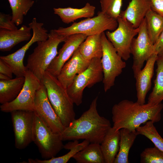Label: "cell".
Segmentation results:
<instances>
[{
    "instance_id": "6da1fadb",
    "label": "cell",
    "mask_w": 163,
    "mask_h": 163,
    "mask_svg": "<svg viewBox=\"0 0 163 163\" xmlns=\"http://www.w3.org/2000/svg\"><path fill=\"white\" fill-rule=\"evenodd\" d=\"M97 96L87 110L65 127L60 134L63 141L83 139L90 143L101 144L111 126L109 120L99 114L97 110Z\"/></svg>"
},
{
    "instance_id": "7a4b0ae2",
    "label": "cell",
    "mask_w": 163,
    "mask_h": 163,
    "mask_svg": "<svg viewBox=\"0 0 163 163\" xmlns=\"http://www.w3.org/2000/svg\"><path fill=\"white\" fill-rule=\"evenodd\" d=\"M163 108L161 103L153 104L150 103L141 104L127 99L115 104L112 109L113 127L116 130L122 128L131 132L148 121L159 122Z\"/></svg>"
},
{
    "instance_id": "3957f363",
    "label": "cell",
    "mask_w": 163,
    "mask_h": 163,
    "mask_svg": "<svg viewBox=\"0 0 163 163\" xmlns=\"http://www.w3.org/2000/svg\"><path fill=\"white\" fill-rule=\"evenodd\" d=\"M45 86L49 101L65 127L75 119L74 104L66 90L57 77L46 71L41 81Z\"/></svg>"
},
{
    "instance_id": "277c9868",
    "label": "cell",
    "mask_w": 163,
    "mask_h": 163,
    "mask_svg": "<svg viewBox=\"0 0 163 163\" xmlns=\"http://www.w3.org/2000/svg\"><path fill=\"white\" fill-rule=\"evenodd\" d=\"M67 36L58 34L54 30L49 33L47 39L37 42V46L27 59L26 67L41 81L47 69L58 54L59 44L64 42Z\"/></svg>"
},
{
    "instance_id": "5b68a950",
    "label": "cell",
    "mask_w": 163,
    "mask_h": 163,
    "mask_svg": "<svg viewBox=\"0 0 163 163\" xmlns=\"http://www.w3.org/2000/svg\"><path fill=\"white\" fill-rule=\"evenodd\" d=\"M118 25L117 19L99 11L95 17L74 22L69 27H59L54 30L58 34L66 36L75 34H82L88 36L101 34L106 30L113 31Z\"/></svg>"
},
{
    "instance_id": "8992f818",
    "label": "cell",
    "mask_w": 163,
    "mask_h": 163,
    "mask_svg": "<svg viewBox=\"0 0 163 163\" xmlns=\"http://www.w3.org/2000/svg\"><path fill=\"white\" fill-rule=\"evenodd\" d=\"M60 134L53 131L34 112L33 142L42 158L48 159L55 157L64 148Z\"/></svg>"
},
{
    "instance_id": "52a82bcc",
    "label": "cell",
    "mask_w": 163,
    "mask_h": 163,
    "mask_svg": "<svg viewBox=\"0 0 163 163\" xmlns=\"http://www.w3.org/2000/svg\"><path fill=\"white\" fill-rule=\"evenodd\" d=\"M103 73L101 59H92L85 70L76 75L71 84L66 88L67 93L74 104H82L83 92L86 88H91L102 81Z\"/></svg>"
},
{
    "instance_id": "ba28073f",
    "label": "cell",
    "mask_w": 163,
    "mask_h": 163,
    "mask_svg": "<svg viewBox=\"0 0 163 163\" xmlns=\"http://www.w3.org/2000/svg\"><path fill=\"white\" fill-rule=\"evenodd\" d=\"M101 40L103 50L101 58L103 73L102 82L104 91L106 92L114 85L116 78L121 73L126 64L107 39L104 32L101 33Z\"/></svg>"
},
{
    "instance_id": "9c48e42d",
    "label": "cell",
    "mask_w": 163,
    "mask_h": 163,
    "mask_svg": "<svg viewBox=\"0 0 163 163\" xmlns=\"http://www.w3.org/2000/svg\"><path fill=\"white\" fill-rule=\"evenodd\" d=\"M43 24L38 22L36 18L28 24L33 32V36L28 43L16 52L5 56H1L0 59L5 62L11 68L16 77H24L27 70L24 64L26 53L34 43L48 39V31L43 27Z\"/></svg>"
},
{
    "instance_id": "30bf717a",
    "label": "cell",
    "mask_w": 163,
    "mask_h": 163,
    "mask_svg": "<svg viewBox=\"0 0 163 163\" xmlns=\"http://www.w3.org/2000/svg\"><path fill=\"white\" fill-rule=\"evenodd\" d=\"M117 20V28L112 31H107L105 34L117 53L123 60L127 61L130 57L133 40L138 34L139 28H135L126 19L120 16Z\"/></svg>"
},
{
    "instance_id": "8fae6325",
    "label": "cell",
    "mask_w": 163,
    "mask_h": 163,
    "mask_svg": "<svg viewBox=\"0 0 163 163\" xmlns=\"http://www.w3.org/2000/svg\"><path fill=\"white\" fill-rule=\"evenodd\" d=\"M24 77V84L18 95L12 101L1 104V111L6 113L17 110L34 111L36 93L41 82L28 69Z\"/></svg>"
},
{
    "instance_id": "7c38bea8",
    "label": "cell",
    "mask_w": 163,
    "mask_h": 163,
    "mask_svg": "<svg viewBox=\"0 0 163 163\" xmlns=\"http://www.w3.org/2000/svg\"><path fill=\"white\" fill-rule=\"evenodd\" d=\"M136 38L133 40L130 48L133 56L132 69L135 78L143 67L144 63L154 53V44L149 35L145 18L139 27Z\"/></svg>"
},
{
    "instance_id": "4fadbf2b",
    "label": "cell",
    "mask_w": 163,
    "mask_h": 163,
    "mask_svg": "<svg viewBox=\"0 0 163 163\" xmlns=\"http://www.w3.org/2000/svg\"><path fill=\"white\" fill-rule=\"evenodd\" d=\"M11 113L15 147L19 150L24 149L33 142L34 112L17 110Z\"/></svg>"
},
{
    "instance_id": "5bb4252c",
    "label": "cell",
    "mask_w": 163,
    "mask_h": 163,
    "mask_svg": "<svg viewBox=\"0 0 163 163\" xmlns=\"http://www.w3.org/2000/svg\"><path fill=\"white\" fill-rule=\"evenodd\" d=\"M34 111L53 132L60 134L63 130L65 127L51 104L42 82L36 93Z\"/></svg>"
},
{
    "instance_id": "9a60e30c",
    "label": "cell",
    "mask_w": 163,
    "mask_h": 163,
    "mask_svg": "<svg viewBox=\"0 0 163 163\" xmlns=\"http://www.w3.org/2000/svg\"><path fill=\"white\" fill-rule=\"evenodd\" d=\"M87 37L82 34H75L67 36L62 47L46 71L57 77L64 65L71 58Z\"/></svg>"
},
{
    "instance_id": "2e32d148",
    "label": "cell",
    "mask_w": 163,
    "mask_h": 163,
    "mask_svg": "<svg viewBox=\"0 0 163 163\" xmlns=\"http://www.w3.org/2000/svg\"><path fill=\"white\" fill-rule=\"evenodd\" d=\"M90 61L83 57L78 48L62 67L56 77L58 79L66 89L72 83L75 76L87 68Z\"/></svg>"
},
{
    "instance_id": "e0dca14e",
    "label": "cell",
    "mask_w": 163,
    "mask_h": 163,
    "mask_svg": "<svg viewBox=\"0 0 163 163\" xmlns=\"http://www.w3.org/2000/svg\"><path fill=\"white\" fill-rule=\"evenodd\" d=\"M157 54H153L146 61L145 67L135 78L136 80V102L141 104L145 103L146 95L151 86V80L154 74V65Z\"/></svg>"
},
{
    "instance_id": "ac0fdd59",
    "label": "cell",
    "mask_w": 163,
    "mask_h": 163,
    "mask_svg": "<svg viewBox=\"0 0 163 163\" xmlns=\"http://www.w3.org/2000/svg\"><path fill=\"white\" fill-rule=\"evenodd\" d=\"M151 9L150 0H131L120 16L126 19L135 28H138Z\"/></svg>"
},
{
    "instance_id": "d6986e66",
    "label": "cell",
    "mask_w": 163,
    "mask_h": 163,
    "mask_svg": "<svg viewBox=\"0 0 163 163\" xmlns=\"http://www.w3.org/2000/svg\"><path fill=\"white\" fill-rule=\"evenodd\" d=\"M31 28L23 25L14 30L0 29V50L2 52L10 50L18 43L29 40L31 38Z\"/></svg>"
},
{
    "instance_id": "ffe728a7",
    "label": "cell",
    "mask_w": 163,
    "mask_h": 163,
    "mask_svg": "<svg viewBox=\"0 0 163 163\" xmlns=\"http://www.w3.org/2000/svg\"><path fill=\"white\" fill-rule=\"evenodd\" d=\"M95 9V6L88 2L84 7L80 8L69 7L53 9L54 14L58 15L64 23L67 24L73 22L81 18L93 17Z\"/></svg>"
},
{
    "instance_id": "44dd1931",
    "label": "cell",
    "mask_w": 163,
    "mask_h": 163,
    "mask_svg": "<svg viewBox=\"0 0 163 163\" xmlns=\"http://www.w3.org/2000/svg\"><path fill=\"white\" fill-rule=\"evenodd\" d=\"M120 136V130L111 127L100 144L105 163H114L119 149Z\"/></svg>"
},
{
    "instance_id": "7402d4cb",
    "label": "cell",
    "mask_w": 163,
    "mask_h": 163,
    "mask_svg": "<svg viewBox=\"0 0 163 163\" xmlns=\"http://www.w3.org/2000/svg\"><path fill=\"white\" fill-rule=\"evenodd\" d=\"M25 77H20L6 80H0V103L10 102L18 97L25 82Z\"/></svg>"
},
{
    "instance_id": "603a6c76",
    "label": "cell",
    "mask_w": 163,
    "mask_h": 163,
    "mask_svg": "<svg viewBox=\"0 0 163 163\" xmlns=\"http://www.w3.org/2000/svg\"><path fill=\"white\" fill-rule=\"evenodd\" d=\"M101 33L87 37L78 49L85 59L91 60L94 58L101 59L103 53Z\"/></svg>"
},
{
    "instance_id": "cb8c5ba5",
    "label": "cell",
    "mask_w": 163,
    "mask_h": 163,
    "mask_svg": "<svg viewBox=\"0 0 163 163\" xmlns=\"http://www.w3.org/2000/svg\"><path fill=\"white\" fill-rule=\"evenodd\" d=\"M78 163H105L100 144L90 143L72 158Z\"/></svg>"
},
{
    "instance_id": "d4e9b609",
    "label": "cell",
    "mask_w": 163,
    "mask_h": 163,
    "mask_svg": "<svg viewBox=\"0 0 163 163\" xmlns=\"http://www.w3.org/2000/svg\"><path fill=\"white\" fill-rule=\"evenodd\" d=\"M120 131L119 149L114 163H129V151L138 135L136 131L131 132L125 128L121 129Z\"/></svg>"
},
{
    "instance_id": "484cf974",
    "label": "cell",
    "mask_w": 163,
    "mask_h": 163,
    "mask_svg": "<svg viewBox=\"0 0 163 163\" xmlns=\"http://www.w3.org/2000/svg\"><path fill=\"white\" fill-rule=\"evenodd\" d=\"M156 62V78L148 101V103L153 104L161 103L163 100V56L157 55Z\"/></svg>"
},
{
    "instance_id": "4316f807",
    "label": "cell",
    "mask_w": 163,
    "mask_h": 163,
    "mask_svg": "<svg viewBox=\"0 0 163 163\" xmlns=\"http://www.w3.org/2000/svg\"><path fill=\"white\" fill-rule=\"evenodd\" d=\"M145 18L149 35L154 44L163 30V17L151 9Z\"/></svg>"
},
{
    "instance_id": "83f0119b",
    "label": "cell",
    "mask_w": 163,
    "mask_h": 163,
    "mask_svg": "<svg viewBox=\"0 0 163 163\" xmlns=\"http://www.w3.org/2000/svg\"><path fill=\"white\" fill-rule=\"evenodd\" d=\"M12 12V20L16 25L21 24L24 16L33 6V0H8Z\"/></svg>"
},
{
    "instance_id": "f1b7e54d",
    "label": "cell",
    "mask_w": 163,
    "mask_h": 163,
    "mask_svg": "<svg viewBox=\"0 0 163 163\" xmlns=\"http://www.w3.org/2000/svg\"><path fill=\"white\" fill-rule=\"evenodd\" d=\"M153 123L146 122L142 126L137 128L136 131L138 135H143L150 140L155 146L163 152V139L158 132Z\"/></svg>"
},
{
    "instance_id": "f546056e",
    "label": "cell",
    "mask_w": 163,
    "mask_h": 163,
    "mask_svg": "<svg viewBox=\"0 0 163 163\" xmlns=\"http://www.w3.org/2000/svg\"><path fill=\"white\" fill-rule=\"evenodd\" d=\"M90 142L86 140H84L78 143L69 150L70 151L66 154L61 156L54 157L48 159L40 160L37 158H30L28 159L26 163H66L70 159L78 152L82 150Z\"/></svg>"
},
{
    "instance_id": "4dcf8cb0",
    "label": "cell",
    "mask_w": 163,
    "mask_h": 163,
    "mask_svg": "<svg viewBox=\"0 0 163 163\" xmlns=\"http://www.w3.org/2000/svg\"><path fill=\"white\" fill-rule=\"evenodd\" d=\"M101 11L116 19L120 16L122 0H100Z\"/></svg>"
},
{
    "instance_id": "1f68e13d",
    "label": "cell",
    "mask_w": 163,
    "mask_h": 163,
    "mask_svg": "<svg viewBox=\"0 0 163 163\" xmlns=\"http://www.w3.org/2000/svg\"><path fill=\"white\" fill-rule=\"evenodd\" d=\"M140 156L142 163H163V152L155 146L145 149Z\"/></svg>"
},
{
    "instance_id": "d6a6232c",
    "label": "cell",
    "mask_w": 163,
    "mask_h": 163,
    "mask_svg": "<svg viewBox=\"0 0 163 163\" xmlns=\"http://www.w3.org/2000/svg\"><path fill=\"white\" fill-rule=\"evenodd\" d=\"M12 20V16L9 14L0 13V29L14 30L18 29Z\"/></svg>"
},
{
    "instance_id": "836d02e7",
    "label": "cell",
    "mask_w": 163,
    "mask_h": 163,
    "mask_svg": "<svg viewBox=\"0 0 163 163\" xmlns=\"http://www.w3.org/2000/svg\"><path fill=\"white\" fill-rule=\"evenodd\" d=\"M154 45V53L158 56H163V30Z\"/></svg>"
},
{
    "instance_id": "e575fe53",
    "label": "cell",
    "mask_w": 163,
    "mask_h": 163,
    "mask_svg": "<svg viewBox=\"0 0 163 163\" xmlns=\"http://www.w3.org/2000/svg\"><path fill=\"white\" fill-rule=\"evenodd\" d=\"M151 9L163 17V0H150Z\"/></svg>"
},
{
    "instance_id": "d590c367",
    "label": "cell",
    "mask_w": 163,
    "mask_h": 163,
    "mask_svg": "<svg viewBox=\"0 0 163 163\" xmlns=\"http://www.w3.org/2000/svg\"><path fill=\"white\" fill-rule=\"evenodd\" d=\"M0 73L12 78L13 71L10 67L3 60L0 59Z\"/></svg>"
},
{
    "instance_id": "8d00e7d4",
    "label": "cell",
    "mask_w": 163,
    "mask_h": 163,
    "mask_svg": "<svg viewBox=\"0 0 163 163\" xmlns=\"http://www.w3.org/2000/svg\"><path fill=\"white\" fill-rule=\"evenodd\" d=\"M78 143V140H74L72 142H69L64 145V148L67 150H70Z\"/></svg>"
},
{
    "instance_id": "74e56055",
    "label": "cell",
    "mask_w": 163,
    "mask_h": 163,
    "mask_svg": "<svg viewBox=\"0 0 163 163\" xmlns=\"http://www.w3.org/2000/svg\"><path fill=\"white\" fill-rule=\"evenodd\" d=\"M8 77L0 73V80H6L10 79Z\"/></svg>"
}]
</instances>
